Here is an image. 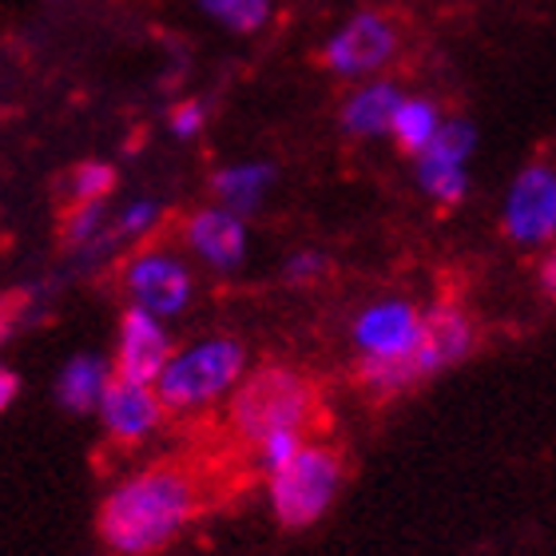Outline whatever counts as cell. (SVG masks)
Returning <instances> with one entry per match:
<instances>
[{
  "label": "cell",
  "instance_id": "1",
  "mask_svg": "<svg viewBox=\"0 0 556 556\" xmlns=\"http://www.w3.org/2000/svg\"><path fill=\"white\" fill-rule=\"evenodd\" d=\"M199 477L179 462H155L119 481L100 505L96 529L116 556H155L195 521Z\"/></svg>",
  "mask_w": 556,
  "mask_h": 556
},
{
  "label": "cell",
  "instance_id": "2",
  "mask_svg": "<svg viewBox=\"0 0 556 556\" xmlns=\"http://www.w3.org/2000/svg\"><path fill=\"white\" fill-rule=\"evenodd\" d=\"M469 350H473V323L457 306H433L429 314H421V338H417L414 354L394 366L358 362V382L378 397H394L453 362H462Z\"/></svg>",
  "mask_w": 556,
  "mask_h": 556
},
{
  "label": "cell",
  "instance_id": "3",
  "mask_svg": "<svg viewBox=\"0 0 556 556\" xmlns=\"http://www.w3.org/2000/svg\"><path fill=\"white\" fill-rule=\"evenodd\" d=\"M231 397V426L243 441H263L275 429H306L314 414V386L287 366L239 378Z\"/></svg>",
  "mask_w": 556,
  "mask_h": 556
},
{
  "label": "cell",
  "instance_id": "4",
  "mask_svg": "<svg viewBox=\"0 0 556 556\" xmlns=\"http://www.w3.org/2000/svg\"><path fill=\"white\" fill-rule=\"evenodd\" d=\"M247 366V350L235 338H207L199 346L184 350L167 358V366L155 378V397L163 402V409H195L215 402L219 394H227Z\"/></svg>",
  "mask_w": 556,
  "mask_h": 556
},
{
  "label": "cell",
  "instance_id": "5",
  "mask_svg": "<svg viewBox=\"0 0 556 556\" xmlns=\"http://www.w3.org/2000/svg\"><path fill=\"white\" fill-rule=\"evenodd\" d=\"M346 465L326 445H302L282 469L270 473V509L287 529H311L334 505Z\"/></svg>",
  "mask_w": 556,
  "mask_h": 556
},
{
  "label": "cell",
  "instance_id": "6",
  "mask_svg": "<svg viewBox=\"0 0 556 556\" xmlns=\"http://www.w3.org/2000/svg\"><path fill=\"white\" fill-rule=\"evenodd\" d=\"M397 52V24L386 12H358L338 28L323 48V64L342 80H358L386 68Z\"/></svg>",
  "mask_w": 556,
  "mask_h": 556
},
{
  "label": "cell",
  "instance_id": "7",
  "mask_svg": "<svg viewBox=\"0 0 556 556\" xmlns=\"http://www.w3.org/2000/svg\"><path fill=\"white\" fill-rule=\"evenodd\" d=\"M556 231V175L553 163H529L505 199V235L521 247L548 243Z\"/></svg>",
  "mask_w": 556,
  "mask_h": 556
},
{
  "label": "cell",
  "instance_id": "8",
  "mask_svg": "<svg viewBox=\"0 0 556 556\" xmlns=\"http://www.w3.org/2000/svg\"><path fill=\"white\" fill-rule=\"evenodd\" d=\"M417 338H421V311L402 299L374 302L354 323V346H358L362 362L394 366L414 354Z\"/></svg>",
  "mask_w": 556,
  "mask_h": 556
},
{
  "label": "cell",
  "instance_id": "9",
  "mask_svg": "<svg viewBox=\"0 0 556 556\" xmlns=\"http://www.w3.org/2000/svg\"><path fill=\"white\" fill-rule=\"evenodd\" d=\"M124 287H128L139 311L167 318V314H179L191 302V270L167 251H143L128 263Z\"/></svg>",
  "mask_w": 556,
  "mask_h": 556
},
{
  "label": "cell",
  "instance_id": "10",
  "mask_svg": "<svg viewBox=\"0 0 556 556\" xmlns=\"http://www.w3.org/2000/svg\"><path fill=\"white\" fill-rule=\"evenodd\" d=\"M172 358V338L160 326V318L131 306L119 323V350H116V374L119 382L155 386L160 370Z\"/></svg>",
  "mask_w": 556,
  "mask_h": 556
},
{
  "label": "cell",
  "instance_id": "11",
  "mask_svg": "<svg viewBox=\"0 0 556 556\" xmlns=\"http://www.w3.org/2000/svg\"><path fill=\"white\" fill-rule=\"evenodd\" d=\"M187 247H191L207 267L235 270L247 255V227L231 211L203 207L187 219Z\"/></svg>",
  "mask_w": 556,
  "mask_h": 556
},
{
  "label": "cell",
  "instance_id": "12",
  "mask_svg": "<svg viewBox=\"0 0 556 556\" xmlns=\"http://www.w3.org/2000/svg\"><path fill=\"white\" fill-rule=\"evenodd\" d=\"M100 417L112 438L119 441H143L151 429L163 421V402L155 397L151 386H136V382H112L104 386V397H100Z\"/></svg>",
  "mask_w": 556,
  "mask_h": 556
},
{
  "label": "cell",
  "instance_id": "13",
  "mask_svg": "<svg viewBox=\"0 0 556 556\" xmlns=\"http://www.w3.org/2000/svg\"><path fill=\"white\" fill-rule=\"evenodd\" d=\"M402 104V88L390 80H374L342 104V131L358 139H374L390 131L394 108Z\"/></svg>",
  "mask_w": 556,
  "mask_h": 556
},
{
  "label": "cell",
  "instance_id": "14",
  "mask_svg": "<svg viewBox=\"0 0 556 556\" xmlns=\"http://www.w3.org/2000/svg\"><path fill=\"white\" fill-rule=\"evenodd\" d=\"M108 382H112V366L104 358H96V354H80V358H72L64 366V374H60L56 382L60 406L72 409V414H88V409L100 406Z\"/></svg>",
  "mask_w": 556,
  "mask_h": 556
},
{
  "label": "cell",
  "instance_id": "15",
  "mask_svg": "<svg viewBox=\"0 0 556 556\" xmlns=\"http://www.w3.org/2000/svg\"><path fill=\"white\" fill-rule=\"evenodd\" d=\"M270 179H275L270 163H239V167H223L211 179V191L223 203V211H231V215L243 219V215H251L258 207V199L270 187Z\"/></svg>",
  "mask_w": 556,
  "mask_h": 556
},
{
  "label": "cell",
  "instance_id": "16",
  "mask_svg": "<svg viewBox=\"0 0 556 556\" xmlns=\"http://www.w3.org/2000/svg\"><path fill=\"white\" fill-rule=\"evenodd\" d=\"M438 124H441V116L433 100H402V104L394 108V119H390V136H394V143L406 151V155H417V151L433 139Z\"/></svg>",
  "mask_w": 556,
  "mask_h": 556
},
{
  "label": "cell",
  "instance_id": "17",
  "mask_svg": "<svg viewBox=\"0 0 556 556\" xmlns=\"http://www.w3.org/2000/svg\"><path fill=\"white\" fill-rule=\"evenodd\" d=\"M417 184H421V191H426L433 203L453 207V203H462L465 191H469V175H465V167H457V163H438V160L417 155Z\"/></svg>",
  "mask_w": 556,
  "mask_h": 556
},
{
  "label": "cell",
  "instance_id": "18",
  "mask_svg": "<svg viewBox=\"0 0 556 556\" xmlns=\"http://www.w3.org/2000/svg\"><path fill=\"white\" fill-rule=\"evenodd\" d=\"M473 148H477V128H473V124H469V119H445V124H438L433 139H429V143L417 151V155L465 167V160L473 155Z\"/></svg>",
  "mask_w": 556,
  "mask_h": 556
},
{
  "label": "cell",
  "instance_id": "19",
  "mask_svg": "<svg viewBox=\"0 0 556 556\" xmlns=\"http://www.w3.org/2000/svg\"><path fill=\"white\" fill-rule=\"evenodd\" d=\"M199 9L231 33H258L270 21V0H199Z\"/></svg>",
  "mask_w": 556,
  "mask_h": 556
},
{
  "label": "cell",
  "instance_id": "20",
  "mask_svg": "<svg viewBox=\"0 0 556 556\" xmlns=\"http://www.w3.org/2000/svg\"><path fill=\"white\" fill-rule=\"evenodd\" d=\"M112 184H116V172L108 163H96V160L80 163L72 172V203H104Z\"/></svg>",
  "mask_w": 556,
  "mask_h": 556
},
{
  "label": "cell",
  "instance_id": "21",
  "mask_svg": "<svg viewBox=\"0 0 556 556\" xmlns=\"http://www.w3.org/2000/svg\"><path fill=\"white\" fill-rule=\"evenodd\" d=\"M299 450H302V429H275V433H267V438L258 441V457H263V465H267L270 473L282 469Z\"/></svg>",
  "mask_w": 556,
  "mask_h": 556
},
{
  "label": "cell",
  "instance_id": "22",
  "mask_svg": "<svg viewBox=\"0 0 556 556\" xmlns=\"http://www.w3.org/2000/svg\"><path fill=\"white\" fill-rule=\"evenodd\" d=\"M104 223V203H76L68 211V239L72 243H88Z\"/></svg>",
  "mask_w": 556,
  "mask_h": 556
},
{
  "label": "cell",
  "instance_id": "23",
  "mask_svg": "<svg viewBox=\"0 0 556 556\" xmlns=\"http://www.w3.org/2000/svg\"><path fill=\"white\" fill-rule=\"evenodd\" d=\"M203 124H207V108L199 104V100H187V104H179L172 112V131L179 139H191L203 131Z\"/></svg>",
  "mask_w": 556,
  "mask_h": 556
},
{
  "label": "cell",
  "instance_id": "24",
  "mask_svg": "<svg viewBox=\"0 0 556 556\" xmlns=\"http://www.w3.org/2000/svg\"><path fill=\"white\" fill-rule=\"evenodd\" d=\"M326 270H330V263H326V255H318V251H302V255H294L287 263L290 282H314V278H323Z\"/></svg>",
  "mask_w": 556,
  "mask_h": 556
},
{
  "label": "cell",
  "instance_id": "25",
  "mask_svg": "<svg viewBox=\"0 0 556 556\" xmlns=\"http://www.w3.org/2000/svg\"><path fill=\"white\" fill-rule=\"evenodd\" d=\"M155 215H160V207L155 203H136V207H128L124 215H119L116 223V239H124V235H139V231H148L151 223H155Z\"/></svg>",
  "mask_w": 556,
  "mask_h": 556
},
{
  "label": "cell",
  "instance_id": "26",
  "mask_svg": "<svg viewBox=\"0 0 556 556\" xmlns=\"http://www.w3.org/2000/svg\"><path fill=\"white\" fill-rule=\"evenodd\" d=\"M16 390H21V382H16V374L12 370H0V409L12 406V397H16Z\"/></svg>",
  "mask_w": 556,
  "mask_h": 556
},
{
  "label": "cell",
  "instance_id": "27",
  "mask_svg": "<svg viewBox=\"0 0 556 556\" xmlns=\"http://www.w3.org/2000/svg\"><path fill=\"white\" fill-rule=\"evenodd\" d=\"M541 287H545V294L553 299V258H548L545 267H541Z\"/></svg>",
  "mask_w": 556,
  "mask_h": 556
}]
</instances>
